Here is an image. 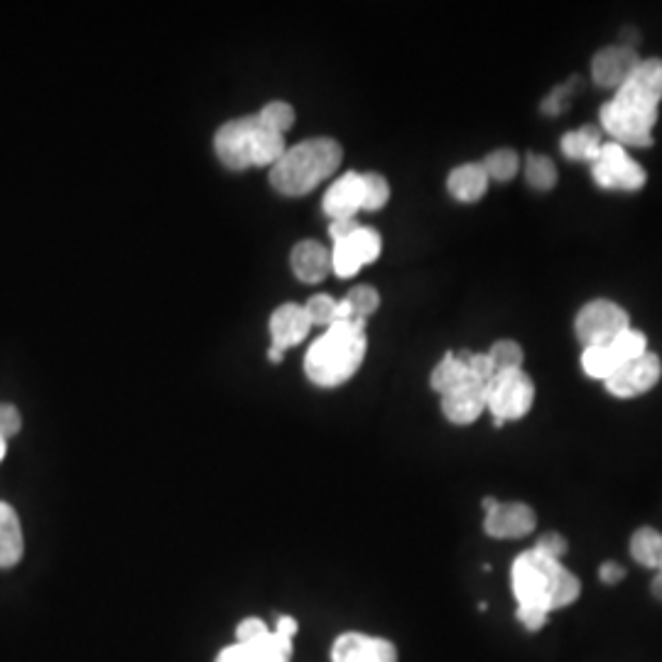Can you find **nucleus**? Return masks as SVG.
I'll use <instances>...</instances> for the list:
<instances>
[{"label": "nucleus", "instance_id": "1", "mask_svg": "<svg viewBox=\"0 0 662 662\" xmlns=\"http://www.w3.org/2000/svg\"><path fill=\"white\" fill-rule=\"evenodd\" d=\"M662 99V62L645 59L616 96L601 108V126L618 145H653V126Z\"/></svg>", "mask_w": 662, "mask_h": 662}, {"label": "nucleus", "instance_id": "2", "mask_svg": "<svg viewBox=\"0 0 662 662\" xmlns=\"http://www.w3.org/2000/svg\"><path fill=\"white\" fill-rule=\"evenodd\" d=\"M366 322L334 324L309 346L305 371L319 388H336L361 368L366 358Z\"/></svg>", "mask_w": 662, "mask_h": 662}, {"label": "nucleus", "instance_id": "3", "mask_svg": "<svg viewBox=\"0 0 662 662\" xmlns=\"http://www.w3.org/2000/svg\"><path fill=\"white\" fill-rule=\"evenodd\" d=\"M344 160V150L331 138H312L285 150L270 167V184L287 197H302L322 184Z\"/></svg>", "mask_w": 662, "mask_h": 662}, {"label": "nucleus", "instance_id": "4", "mask_svg": "<svg viewBox=\"0 0 662 662\" xmlns=\"http://www.w3.org/2000/svg\"><path fill=\"white\" fill-rule=\"evenodd\" d=\"M564 569L567 567H562V562L550 560L537 550L523 552L513 564V594L518 606H542L550 611Z\"/></svg>", "mask_w": 662, "mask_h": 662}, {"label": "nucleus", "instance_id": "5", "mask_svg": "<svg viewBox=\"0 0 662 662\" xmlns=\"http://www.w3.org/2000/svg\"><path fill=\"white\" fill-rule=\"evenodd\" d=\"M535 385L533 378L520 371L496 373L486 383V408L493 412V420L501 427L503 422H513L525 417L533 408Z\"/></svg>", "mask_w": 662, "mask_h": 662}, {"label": "nucleus", "instance_id": "6", "mask_svg": "<svg viewBox=\"0 0 662 662\" xmlns=\"http://www.w3.org/2000/svg\"><path fill=\"white\" fill-rule=\"evenodd\" d=\"M631 329V319L623 307L611 300H594L579 309L574 331L584 346L611 344L621 331Z\"/></svg>", "mask_w": 662, "mask_h": 662}, {"label": "nucleus", "instance_id": "7", "mask_svg": "<svg viewBox=\"0 0 662 662\" xmlns=\"http://www.w3.org/2000/svg\"><path fill=\"white\" fill-rule=\"evenodd\" d=\"M596 184L601 189H623V192H636L645 184V170L626 153V148L618 143H604L591 160Z\"/></svg>", "mask_w": 662, "mask_h": 662}, {"label": "nucleus", "instance_id": "8", "mask_svg": "<svg viewBox=\"0 0 662 662\" xmlns=\"http://www.w3.org/2000/svg\"><path fill=\"white\" fill-rule=\"evenodd\" d=\"M484 510V530L486 535L496 537V540L525 537L533 533L537 525L535 510L528 503H498L496 498H486Z\"/></svg>", "mask_w": 662, "mask_h": 662}, {"label": "nucleus", "instance_id": "9", "mask_svg": "<svg viewBox=\"0 0 662 662\" xmlns=\"http://www.w3.org/2000/svg\"><path fill=\"white\" fill-rule=\"evenodd\" d=\"M660 376H662L660 358L645 351L643 356L618 366L604 383L606 388H609V393L616 395V398H636V395H643L648 393L650 388H655Z\"/></svg>", "mask_w": 662, "mask_h": 662}, {"label": "nucleus", "instance_id": "10", "mask_svg": "<svg viewBox=\"0 0 662 662\" xmlns=\"http://www.w3.org/2000/svg\"><path fill=\"white\" fill-rule=\"evenodd\" d=\"M381 236L373 229L361 226L354 236L344 238V241L334 243V251H331V270H334L339 278H354L363 265L373 263V260L381 255Z\"/></svg>", "mask_w": 662, "mask_h": 662}, {"label": "nucleus", "instance_id": "11", "mask_svg": "<svg viewBox=\"0 0 662 662\" xmlns=\"http://www.w3.org/2000/svg\"><path fill=\"white\" fill-rule=\"evenodd\" d=\"M331 662H398V648L388 638L341 633L331 645Z\"/></svg>", "mask_w": 662, "mask_h": 662}, {"label": "nucleus", "instance_id": "12", "mask_svg": "<svg viewBox=\"0 0 662 662\" xmlns=\"http://www.w3.org/2000/svg\"><path fill=\"white\" fill-rule=\"evenodd\" d=\"M251 130L253 116L236 118V121L224 123L216 130L214 150L229 170H246V167H251Z\"/></svg>", "mask_w": 662, "mask_h": 662}, {"label": "nucleus", "instance_id": "13", "mask_svg": "<svg viewBox=\"0 0 662 662\" xmlns=\"http://www.w3.org/2000/svg\"><path fill=\"white\" fill-rule=\"evenodd\" d=\"M640 62H643V59L638 57L633 47H606V50H601L594 57V62H591V77H594V84L601 86V89L618 91L631 79V74L636 72Z\"/></svg>", "mask_w": 662, "mask_h": 662}, {"label": "nucleus", "instance_id": "14", "mask_svg": "<svg viewBox=\"0 0 662 662\" xmlns=\"http://www.w3.org/2000/svg\"><path fill=\"white\" fill-rule=\"evenodd\" d=\"M486 410V383L466 381L442 395V412L454 425H471Z\"/></svg>", "mask_w": 662, "mask_h": 662}, {"label": "nucleus", "instance_id": "15", "mask_svg": "<svg viewBox=\"0 0 662 662\" xmlns=\"http://www.w3.org/2000/svg\"><path fill=\"white\" fill-rule=\"evenodd\" d=\"M363 209V182L358 172L339 177L324 194V214L331 221L354 219L356 211Z\"/></svg>", "mask_w": 662, "mask_h": 662}, {"label": "nucleus", "instance_id": "16", "mask_svg": "<svg viewBox=\"0 0 662 662\" xmlns=\"http://www.w3.org/2000/svg\"><path fill=\"white\" fill-rule=\"evenodd\" d=\"M309 322L305 305H295V302H287V305L278 307L270 317V336H273L275 349L285 351L287 346H297L300 341H305L309 334Z\"/></svg>", "mask_w": 662, "mask_h": 662}, {"label": "nucleus", "instance_id": "17", "mask_svg": "<svg viewBox=\"0 0 662 662\" xmlns=\"http://www.w3.org/2000/svg\"><path fill=\"white\" fill-rule=\"evenodd\" d=\"M292 273L302 282H322L331 270V253L322 243L302 241L292 248Z\"/></svg>", "mask_w": 662, "mask_h": 662}, {"label": "nucleus", "instance_id": "18", "mask_svg": "<svg viewBox=\"0 0 662 662\" xmlns=\"http://www.w3.org/2000/svg\"><path fill=\"white\" fill-rule=\"evenodd\" d=\"M25 555V535L18 513L10 503L0 501V569L15 567Z\"/></svg>", "mask_w": 662, "mask_h": 662}, {"label": "nucleus", "instance_id": "19", "mask_svg": "<svg viewBox=\"0 0 662 662\" xmlns=\"http://www.w3.org/2000/svg\"><path fill=\"white\" fill-rule=\"evenodd\" d=\"M447 187H449V194H452L454 199H459V202H464V204L479 202L488 189V175H486L484 165H476V162L459 165L457 170L449 175Z\"/></svg>", "mask_w": 662, "mask_h": 662}, {"label": "nucleus", "instance_id": "20", "mask_svg": "<svg viewBox=\"0 0 662 662\" xmlns=\"http://www.w3.org/2000/svg\"><path fill=\"white\" fill-rule=\"evenodd\" d=\"M285 135L275 133L268 126H263L258 116H253L251 130V167H273L275 162L285 155Z\"/></svg>", "mask_w": 662, "mask_h": 662}, {"label": "nucleus", "instance_id": "21", "mask_svg": "<svg viewBox=\"0 0 662 662\" xmlns=\"http://www.w3.org/2000/svg\"><path fill=\"white\" fill-rule=\"evenodd\" d=\"M432 388L437 390V393H449V390L459 388L461 383L466 381H474V378L469 376V368H466V361H464V351L461 354H447L442 358V361L437 363V368L432 371Z\"/></svg>", "mask_w": 662, "mask_h": 662}, {"label": "nucleus", "instance_id": "22", "mask_svg": "<svg viewBox=\"0 0 662 662\" xmlns=\"http://www.w3.org/2000/svg\"><path fill=\"white\" fill-rule=\"evenodd\" d=\"M601 133L596 128L586 126V128H579V130H572V133H567L562 138V153L569 157V160L574 162H591L599 153L601 148Z\"/></svg>", "mask_w": 662, "mask_h": 662}, {"label": "nucleus", "instance_id": "23", "mask_svg": "<svg viewBox=\"0 0 662 662\" xmlns=\"http://www.w3.org/2000/svg\"><path fill=\"white\" fill-rule=\"evenodd\" d=\"M631 557L640 567L658 569L662 560V535L655 528H640L631 537Z\"/></svg>", "mask_w": 662, "mask_h": 662}, {"label": "nucleus", "instance_id": "24", "mask_svg": "<svg viewBox=\"0 0 662 662\" xmlns=\"http://www.w3.org/2000/svg\"><path fill=\"white\" fill-rule=\"evenodd\" d=\"M621 366L618 363L616 354L609 344H599V346H586L582 354V368L586 376L596 378V381H606L616 368Z\"/></svg>", "mask_w": 662, "mask_h": 662}, {"label": "nucleus", "instance_id": "25", "mask_svg": "<svg viewBox=\"0 0 662 662\" xmlns=\"http://www.w3.org/2000/svg\"><path fill=\"white\" fill-rule=\"evenodd\" d=\"M525 179L537 192H550L557 184L555 162L545 155H528V160H525Z\"/></svg>", "mask_w": 662, "mask_h": 662}, {"label": "nucleus", "instance_id": "26", "mask_svg": "<svg viewBox=\"0 0 662 662\" xmlns=\"http://www.w3.org/2000/svg\"><path fill=\"white\" fill-rule=\"evenodd\" d=\"M484 170H486L488 179L508 182V179H513L515 175H518L520 157H518V153H515V150H510V148L493 150V153L484 160Z\"/></svg>", "mask_w": 662, "mask_h": 662}, {"label": "nucleus", "instance_id": "27", "mask_svg": "<svg viewBox=\"0 0 662 662\" xmlns=\"http://www.w3.org/2000/svg\"><path fill=\"white\" fill-rule=\"evenodd\" d=\"M491 358L493 373H506V371H520L523 368V349L515 341L503 339L493 344V349L488 351Z\"/></svg>", "mask_w": 662, "mask_h": 662}, {"label": "nucleus", "instance_id": "28", "mask_svg": "<svg viewBox=\"0 0 662 662\" xmlns=\"http://www.w3.org/2000/svg\"><path fill=\"white\" fill-rule=\"evenodd\" d=\"M645 344H648V339H645L643 331L626 329V331H621V334H618L609 346L613 349V354H616L618 363L623 366V363H628V361H633V358L643 356L645 354Z\"/></svg>", "mask_w": 662, "mask_h": 662}, {"label": "nucleus", "instance_id": "29", "mask_svg": "<svg viewBox=\"0 0 662 662\" xmlns=\"http://www.w3.org/2000/svg\"><path fill=\"white\" fill-rule=\"evenodd\" d=\"M361 182H363V209L368 211L383 209L390 199L388 179L378 175V172H366V175H361Z\"/></svg>", "mask_w": 662, "mask_h": 662}, {"label": "nucleus", "instance_id": "30", "mask_svg": "<svg viewBox=\"0 0 662 662\" xmlns=\"http://www.w3.org/2000/svg\"><path fill=\"white\" fill-rule=\"evenodd\" d=\"M346 302H349L351 312H354V319L366 322V317H371L378 305H381V295L371 285H358L346 295Z\"/></svg>", "mask_w": 662, "mask_h": 662}, {"label": "nucleus", "instance_id": "31", "mask_svg": "<svg viewBox=\"0 0 662 662\" xmlns=\"http://www.w3.org/2000/svg\"><path fill=\"white\" fill-rule=\"evenodd\" d=\"M258 118L263 121V126L275 130V133L285 135L287 130L292 128V123H295V108L285 101H273L258 113Z\"/></svg>", "mask_w": 662, "mask_h": 662}, {"label": "nucleus", "instance_id": "32", "mask_svg": "<svg viewBox=\"0 0 662 662\" xmlns=\"http://www.w3.org/2000/svg\"><path fill=\"white\" fill-rule=\"evenodd\" d=\"M336 309H339V300H334V297L329 295H314L305 305V312L309 322H312V327L317 324V327L327 329L336 324Z\"/></svg>", "mask_w": 662, "mask_h": 662}, {"label": "nucleus", "instance_id": "33", "mask_svg": "<svg viewBox=\"0 0 662 662\" xmlns=\"http://www.w3.org/2000/svg\"><path fill=\"white\" fill-rule=\"evenodd\" d=\"M270 628L265 626V621L260 618H243L241 623L236 626V643L243 645V648H253L255 643H260L263 638H268Z\"/></svg>", "mask_w": 662, "mask_h": 662}, {"label": "nucleus", "instance_id": "34", "mask_svg": "<svg viewBox=\"0 0 662 662\" xmlns=\"http://www.w3.org/2000/svg\"><path fill=\"white\" fill-rule=\"evenodd\" d=\"M515 616H518L520 626L530 633L542 631V628L547 626V621H550V611L542 609V606H518Z\"/></svg>", "mask_w": 662, "mask_h": 662}, {"label": "nucleus", "instance_id": "35", "mask_svg": "<svg viewBox=\"0 0 662 662\" xmlns=\"http://www.w3.org/2000/svg\"><path fill=\"white\" fill-rule=\"evenodd\" d=\"M533 550L540 552V555L550 557V560L560 562L562 557L567 555L569 545H567V540H564V537L560 533H545V535L540 537V540H537V545L533 547Z\"/></svg>", "mask_w": 662, "mask_h": 662}, {"label": "nucleus", "instance_id": "36", "mask_svg": "<svg viewBox=\"0 0 662 662\" xmlns=\"http://www.w3.org/2000/svg\"><path fill=\"white\" fill-rule=\"evenodd\" d=\"M20 427H23V417H20L18 408L10 403L0 405V437L3 439L15 437V434L20 432Z\"/></svg>", "mask_w": 662, "mask_h": 662}, {"label": "nucleus", "instance_id": "37", "mask_svg": "<svg viewBox=\"0 0 662 662\" xmlns=\"http://www.w3.org/2000/svg\"><path fill=\"white\" fill-rule=\"evenodd\" d=\"M567 94L569 86H557V89L542 101V111H545L547 116H560L564 108H567Z\"/></svg>", "mask_w": 662, "mask_h": 662}, {"label": "nucleus", "instance_id": "38", "mask_svg": "<svg viewBox=\"0 0 662 662\" xmlns=\"http://www.w3.org/2000/svg\"><path fill=\"white\" fill-rule=\"evenodd\" d=\"M361 229V224H358L356 219H341V221H331L329 226V236L334 238V243L344 241V238L354 236V233Z\"/></svg>", "mask_w": 662, "mask_h": 662}, {"label": "nucleus", "instance_id": "39", "mask_svg": "<svg viewBox=\"0 0 662 662\" xmlns=\"http://www.w3.org/2000/svg\"><path fill=\"white\" fill-rule=\"evenodd\" d=\"M214 662H253V658H251V650L243 648V645H238V643H233V645H229V648L221 650V653L216 655Z\"/></svg>", "mask_w": 662, "mask_h": 662}, {"label": "nucleus", "instance_id": "40", "mask_svg": "<svg viewBox=\"0 0 662 662\" xmlns=\"http://www.w3.org/2000/svg\"><path fill=\"white\" fill-rule=\"evenodd\" d=\"M599 577H601V582L616 584V582H621L623 577H626V569L618 567L616 562H604V564H601V569H599Z\"/></svg>", "mask_w": 662, "mask_h": 662}, {"label": "nucleus", "instance_id": "41", "mask_svg": "<svg viewBox=\"0 0 662 662\" xmlns=\"http://www.w3.org/2000/svg\"><path fill=\"white\" fill-rule=\"evenodd\" d=\"M275 633L282 638H295L297 636V621L292 616H280L278 626H275Z\"/></svg>", "mask_w": 662, "mask_h": 662}, {"label": "nucleus", "instance_id": "42", "mask_svg": "<svg viewBox=\"0 0 662 662\" xmlns=\"http://www.w3.org/2000/svg\"><path fill=\"white\" fill-rule=\"evenodd\" d=\"M650 591H653V596L658 601H662V574L658 572V577L653 579V584H650Z\"/></svg>", "mask_w": 662, "mask_h": 662}, {"label": "nucleus", "instance_id": "43", "mask_svg": "<svg viewBox=\"0 0 662 662\" xmlns=\"http://www.w3.org/2000/svg\"><path fill=\"white\" fill-rule=\"evenodd\" d=\"M268 356H270V361H275V363H278L280 358H282V351H280V349H275V346H270Z\"/></svg>", "mask_w": 662, "mask_h": 662}, {"label": "nucleus", "instance_id": "44", "mask_svg": "<svg viewBox=\"0 0 662 662\" xmlns=\"http://www.w3.org/2000/svg\"><path fill=\"white\" fill-rule=\"evenodd\" d=\"M5 452H8V439L0 437V461L5 459Z\"/></svg>", "mask_w": 662, "mask_h": 662}, {"label": "nucleus", "instance_id": "45", "mask_svg": "<svg viewBox=\"0 0 662 662\" xmlns=\"http://www.w3.org/2000/svg\"><path fill=\"white\" fill-rule=\"evenodd\" d=\"M658 569H660V574H662V560H660V567Z\"/></svg>", "mask_w": 662, "mask_h": 662}]
</instances>
